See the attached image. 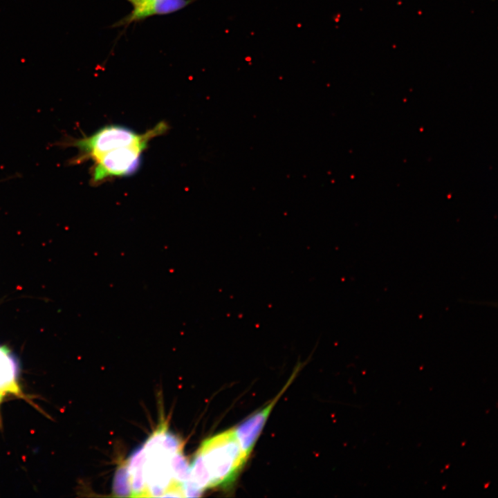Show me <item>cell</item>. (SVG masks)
Returning <instances> with one entry per match:
<instances>
[{"mask_svg": "<svg viewBox=\"0 0 498 498\" xmlns=\"http://www.w3.org/2000/svg\"><path fill=\"white\" fill-rule=\"evenodd\" d=\"M113 492L117 497H130L131 495L127 463H122L116 470L113 483Z\"/></svg>", "mask_w": 498, "mask_h": 498, "instance_id": "cell-9", "label": "cell"}, {"mask_svg": "<svg viewBox=\"0 0 498 498\" xmlns=\"http://www.w3.org/2000/svg\"><path fill=\"white\" fill-rule=\"evenodd\" d=\"M148 143L120 147L95 160L91 172V183L99 185L113 177L131 176L140 166L142 154Z\"/></svg>", "mask_w": 498, "mask_h": 498, "instance_id": "cell-4", "label": "cell"}, {"mask_svg": "<svg viewBox=\"0 0 498 498\" xmlns=\"http://www.w3.org/2000/svg\"><path fill=\"white\" fill-rule=\"evenodd\" d=\"M145 456L142 445L136 449L127 463L131 495L133 497H147L144 474Z\"/></svg>", "mask_w": 498, "mask_h": 498, "instance_id": "cell-8", "label": "cell"}, {"mask_svg": "<svg viewBox=\"0 0 498 498\" xmlns=\"http://www.w3.org/2000/svg\"><path fill=\"white\" fill-rule=\"evenodd\" d=\"M194 0H153L142 6L133 8L126 17L113 25V27L127 26L157 15H166L178 11Z\"/></svg>", "mask_w": 498, "mask_h": 498, "instance_id": "cell-6", "label": "cell"}, {"mask_svg": "<svg viewBox=\"0 0 498 498\" xmlns=\"http://www.w3.org/2000/svg\"><path fill=\"white\" fill-rule=\"evenodd\" d=\"M142 449L147 497H162L176 482L172 474L171 459L183 449V443L167 431V423L163 422L142 445Z\"/></svg>", "mask_w": 498, "mask_h": 498, "instance_id": "cell-2", "label": "cell"}, {"mask_svg": "<svg viewBox=\"0 0 498 498\" xmlns=\"http://www.w3.org/2000/svg\"><path fill=\"white\" fill-rule=\"evenodd\" d=\"M171 470L175 481L183 483L190 474V468L182 453V450L176 452L171 459Z\"/></svg>", "mask_w": 498, "mask_h": 498, "instance_id": "cell-10", "label": "cell"}, {"mask_svg": "<svg viewBox=\"0 0 498 498\" xmlns=\"http://www.w3.org/2000/svg\"><path fill=\"white\" fill-rule=\"evenodd\" d=\"M128 1L133 7V8H138L140 6H142L153 0H127Z\"/></svg>", "mask_w": 498, "mask_h": 498, "instance_id": "cell-11", "label": "cell"}, {"mask_svg": "<svg viewBox=\"0 0 498 498\" xmlns=\"http://www.w3.org/2000/svg\"><path fill=\"white\" fill-rule=\"evenodd\" d=\"M167 128V124L162 122L145 133L140 134L128 127L109 125L89 136L68 138L62 142V145L77 149V156L71 162L78 164L88 160L94 161L105 153L120 147L148 143L151 138L165 132Z\"/></svg>", "mask_w": 498, "mask_h": 498, "instance_id": "cell-3", "label": "cell"}, {"mask_svg": "<svg viewBox=\"0 0 498 498\" xmlns=\"http://www.w3.org/2000/svg\"><path fill=\"white\" fill-rule=\"evenodd\" d=\"M299 367L295 370L286 384L283 387L279 394L265 407L250 415L234 428L237 439L245 454L248 459L254 446L261 434L266 421L277 402L284 392L287 389L295 378Z\"/></svg>", "mask_w": 498, "mask_h": 498, "instance_id": "cell-5", "label": "cell"}, {"mask_svg": "<svg viewBox=\"0 0 498 498\" xmlns=\"http://www.w3.org/2000/svg\"><path fill=\"white\" fill-rule=\"evenodd\" d=\"M196 454L209 477L210 488L231 486L248 460L234 427L205 439Z\"/></svg>", "mask_w": 498, "mask_h": 498, "instance_id": "cell-1", "label": "cell"}, {"mask_svg": "<svg viewBox=\"0 0 498 498\" xmlns=\"http://www.w3.org/2000/svg\"><path fill=\"white\" fill-rule=\"evenodd\" d=\"M17 360L5 347L0 346V403L7 394H21L17 383Z\"/></svg>", "mask_w": 498, "mask_h": 498, "instance_id": "cell-7", "label": "cell"}]
</instances>
